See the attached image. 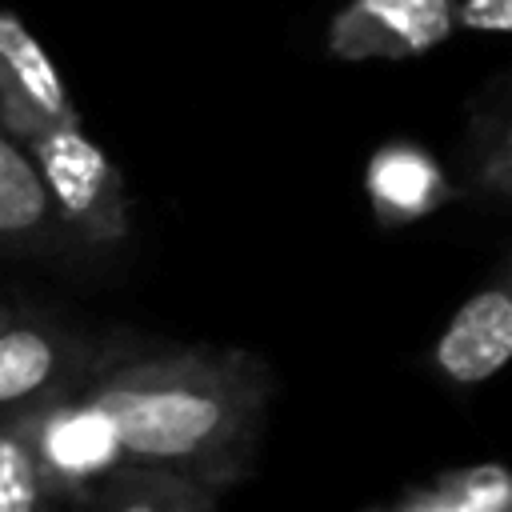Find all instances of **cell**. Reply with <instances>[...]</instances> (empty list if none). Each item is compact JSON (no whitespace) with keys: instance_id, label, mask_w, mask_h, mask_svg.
Returning a JSON list of instances; mask_svg holds the SVG:
<instances>
[{"instance_id":"obj_9","label":"cell","mask_w":512,"mask_h":512,"mask_svg":"<svg viewBox=\"0 0 512 512\" xmlns=\"http://www.w3.org/2000/svg\"><path fill=\"white\" fill-rule=\"evenodd\" d=\"M72 240L56 224L40 176L0 120V256H68Z\"/></svg>"},{"instance_id":"obj_13","label":"cell","mask_w":512,"mask_h":512,"mask_svg":"<svg viewBox=\"0 0 512 512\" xmlns=\"http://www.w3.org/2000/svg\"><path fill=\"white\" fill-rule=\"evenodd\" d=\"M508 0H460V24L480 32H504L508 28Z\"/></svg>"},{"instance_id":"obj_1","label":"cell","mask_w":512,"mask_h":512,"mask_svg":"<svg viewBox=\"0 0 512 512\" xmlns=\"http://www.w3.org/2000/svg\"><path fill=\"white\" fill-rule=\"evenodd\" d=\"M276 372L248 348H172L100 368L84 400L104 416L120 468L228 492L252 472Z\"/></svg>"},{"instance_id":"obj_7","label":"cell","mask_w":512,"mask_h":512,"mask_svg":"<svg viewBox=\"0 0 512 512\" xmlns=\"http://www.w3.org/2000/svg\"><path fill=\"white\" fill-rule=\"evenodd\" d=\"M512 104L508 80L496 76L464 116L460 132V200L480 208H508L512 200Z\"/></svg>"},{"instance_id":"obj_10","label":"cell","mask_w":512,"mask_h":512,"mask_svg":"<svg viewBox=\"0 0 512 512\" xmlns=\"http://www.w3.org/2000/svg\"><path fill=\"white\" fill-rule=\"evenodd\" d=\"M68 512H220V492L152 468H112Z\"/></svg>"},{"instance_id":"obj_3","label":"cell","mask_w":512,"mask_h":512,"mask_svg":"<svg viewBox=\"0 0 512 512\" xmlns=\"http://www.w3.org/2000/svg\"><path fill=\"white\" fill-rule=\"evenodd\" d=\"M100 344L52 312L12 308L0 324V420L84 388L100 368Z\"/></svg>"},{"instance_id":"obj_14","label":"cell","mask_w":512,"mask_h":512,"mask_svg":"<svg viewBox=\"0 0 512 512\" xmlns=\"http://www.w3.org/2000/svg\"><path fill=\"white\" fill-rule=\"evenodd\" d=\"M392 512H456V508H452V496H448V488H444V480H440V488L416 492L412 500H404V504L392 508Z\"/></svg>"},{"instance_id":"obj_4","label":"cell","mask_w":512,"mask_h":512,"mask_svg":"<svg viewBox=\"0 0 512 512\" xmlns=\"http://www.w3.org/2000/svg\"><path fill=\"white\" fill-rule=\"evenodd\" d=\"M460 28V0H348L324 28L332 60H412Z\"/></svg>"},{"instance_id":"obj_11","label":"cell","mask_w":512,"mask_h":512,"mask_svg":"<svg viewBox=\"0 0 512 512\" xmlns=\"http://www.w3.org/2000/svg\"><path fill=\"white\" fill-rule=\"evenodd\" d=\"M0 512H68L52 492L20 416L0 420Z\"/></svg>"},{"instance_id":"obj_6","label":"cell","mask_w":512,"mask_h":512,"mask_svg":"<svg viewBox=\"0 0 512 512\" xmlns=\"http://www.w3.org/2000/svg\"><path fill=\"white\" fill-rule=\"evenodd\" d=\"M512 356V288L500 272L492 284L476 288L444 324L432 364L456 388H476L492 380Z\"/></svg>"},{"instance_id":"obj_2","label":"cell","mask_w":512,"mask_h":512,"mask_svg":"<svg viewBox=\"0 0 512 512\" xmlns=\"http://www.w3.org/2000/svg\"><path fill=\"white\" fill-rule=\"evenodd\" d=\"M0 120L32 160L72 248L112 252L132 236V196L112 156L84 132L72 92L16 12H0Z\"/></svg>"},{"instance_id":"obj_8","label":"cell","mask_w":512,"mask_h":512,"mask_svg":"<svg viewBox=\"0 0 512 512\" xmlns=\"http://www.w3.org/2000/svg\"><path fill=\"white\" fill-rule=\"evenodd\" d=\"M364 188L380 228H404L444 208L448 200H460V188L444 176V168L420 144H408V140H392L372 152Z\"/></svg>"},{"instance_id":"obj_12","label":"cell","mask_w":512,"mask_h":512,"mask_svg":"<svg viewBox=\"0 0 512 512\" xmlns=\"http://www.w3.org/2000/svg\"><path fill=\"white\" fill-rule=\"evenodd\" d=\"M456 512H508V476L496 464L464 468L444 476Z\"/></svg>"},{"instance_id":"obj_5","label":"cell","mask_w":512,"mask_h":512,"mask_svg":"<svg viewBox=\"0 0 512 512\" xmlns=\"http://www.w3.org/2000/svg\"><path fill=\"white\" fill-rule=\"evenodd\" d=\"M16 416L24 420L32 444H36L40 468L64 508H72L96 480H104L112 468H120L112 428L84 400V388L52 396Z\"/></svg>"},{"instance_id":"obj_15","label":"cell","mask_w":512,"mask_h":512,"mask_svg":"<svg viewBox=\"0 0 512 512\" xmlns=\"http://www.w3.org/2000/svg\"><path fill=\"white\" fill-rule=\"evenodd\" d=\"M8 312H12V308H8V304H4V300H0V324H4V320H8Z\"/></svg>"}]
</instances>
